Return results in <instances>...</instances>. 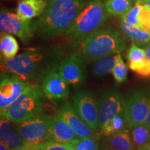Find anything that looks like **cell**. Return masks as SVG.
I'll return each mask as SVG.
<instances>
[{
  "mask_svg": "<svg viewBox=\"0 0 150 150\" xmlns=\"http://www.w3.org/2000/svg\"><path fill=\"white\" fill-rule=\"evenodd\" d=\"M63 53L58 47L28 49L10 59L1 56V72L16 74L26 81H42L49 73L57 71Z\"/></svg>",
  "mask_w": 150,
  "mask_h": 150,
  "instance_id": "6da1fadb",
  "label": "cell"
},
{
  "mask_svg": "<svg viewBox=\"0 0 150 150\" xmlns=\"http://www.w3.org/2000/svg\"><path fill=\"white\" fill-rule=\"evenodd\" d=\"M88 4V0H48L45 10L34 20L35 33L47 38L64 33Z\"/></svg>",
  "mask_w": 150,
  "mask_h": 150,
  "instance_id": "7a4b0ae2",
  "label": "cell"
},
{
  "mask_svg": "<svg viewBox=\"0 0 150 150\" xmlns=\"http://www.w3.org/2000/svg\"><path fill=\"white\" fill-rule=\"evenodd\" d=\"M108 17L102 0H91L65 31V36L69 38L72 47H76L88 35L100 29Z\"/></svg>",
  "mask_w": 150,
  "mask_h": 150,
  "instance_id": "3957f363",
  "label": "cell"
},
{
  "mask_svg": "<svg viewBox=\"0 0 150 150\" xmlns=\"http://www.w3.org/2000/svg\"><path fill=\"white\" fill-rule=\"evenodd\" d=\"M81 54L86 60H97L112 54H120L126 49L124 38L119 31L109 27L99 29L80 44Z\"/></svg>",
  "mask_w": 150,
  "mask_h": 150,
  "instance_id": "277c9868",
  "label": "cell"
},
{
  "mask_svg": "<svg viewBox=\"0 0 150 150\" xmlns=\"http://www.w3.org/2000/svg\"><path fill=\"white\" fill-rule=\"evenodd\" d=\"M45 94L38 83H30L20 96L6 110L0 113L1 119L20 124L42 115Z\"/></svg>",
  "mask_w": 150,
  "mask_h": 150,
  "instance_id": "5b68a950",
  "label": "cell"
},
{
  "mask_svg": "<svg viewBox=\"0 0 150 150\" xmlns=\"http://www.w3.org/2000/svg\"><path fill=\"white\" fill-rule=\"evenodd\" d=\"M149 112L150 95L143 90H135L125 99L124 116L130 128L144 124Z\"/></svg>",
  "mask_w": 150,
  "mask_h": 150,
  "instance_id": "8992f818",
  "label": "cell"
},
{
  "mask_svg": "<svg viewBox=\"0 0 150 150\" xmlns=\"http://www.w3.org/2000/svg\"><path fill=\"white\" fill-rule=\"evenodd\" d=\"M52 118L40 115L18 124L16 130L30 145H36L52 140Z\"/></svg>",
  "mask_w": 150,
  "mask_h": 150,
  "instance_id": "52a82bcc",
  "label": "cell"
},
{
  "mask_svg": "<svg viewBox=\"0 0 150 150\" xmlns=\"http://www.w3.org/2000/svg\"><path fill=\"white\" fill-rule=\"evenodd\" d=\"M75 111L93 130L99 127V102L96 95L87 90H80L72 97Z\"/></svg>",
  "mask_w": 150,
  "mask_h": 150,
  "instance_id": "ba28073f",
  "label": "cell"
},
{
  "mask_svg": "<svg viewBox=\"0 0 150 150\" xmlns=\"http://www.w3.org/2000/svg\"><path fill=\"white\" fill-rule=\"evenodd\" d=\"M0 30L1 33L16 35L22 42H27L35 33L34 20H22L17 14L1 9Z\"/></svg>",
  "mask_w": 150,
  "mask_h": 150,
  "instance_id": "9c48e42d",
  "label": "cell"
},
{
  "mask_svg": "<svg viewBox=\"0 0 150 150\" xmlns=\"http://www.w3.org/2000/svg\"><path fill=\"white\" fill-rule=\"evenodd\" d=\"M18 75L1 72L0 80V113L13 103L29 85Z\"/></svg>",
  "mask_w": 150,
  "mask_h": 150,
  "instance_id": "30bf717a",
  "label": "cell"
},
{
  "mask_svg": "<svg viewBox=\"0 0 150 150\" xmlns=\"http://www.w3.org/2000/svg\"><path fill=\"white\" fill-rule=\"evenodd\" d=\"M125 99L120 91L111 89L106 92L99 102V130L113 118L124 114Z\"/></svg>",
  "mask_w": 150,
  "mask_h": 150,
  "instance_id": "8fae6325",
  "label": "cell"
},
{
  "mask_svg": "<svg viewBox=\"0 0 150 150\" xmlns=\"http://www.w3.org/2000/svg\"><path fill=\"white\" fill-rule=\"evenodd\" d=\"M85 61L80 53L71 54L61 61L57 72L68 84L80 86L86 78Z\"/></svg>",
  "mask_w": 150,
  "mask_h": 150,
  "instance_id": "7c38bea8",
  "label": "cell"
},
{
  "mask_svg": "<svg viewBox=\"0 0 150 150\" xmlns=\"http://www.w3.org/2000/svg\"><path fill=\"white\" fill-rule=\"evenodd\" d=\"M41 86L45 96L50 100L66 99L70 92L67 82L57 71L49 73L43 79Z\"/></svg>",
  "mask_w": 150,
  "mask_h": 150,
  "instance_id": "4fadbf2b",
  "label": "cell"
},
{
  "mask_svg": "<svg viewBox=\"0 0 150 150\" xmlns=\"http://www.w3.org/2000/svg\"><path fill=\"white\" fill-rule=\"evenodd\" d=\"M59 115L70 125L81 139L95 137L93 129L84 122L69 102L64 103L59 110Z\"/></svg>",
  "mask_w": 150,
  "mask_h": 150,
  "instance_id": "5bb4252c",
  "label": "cell"
},
{
  "mask_svg": "<svg viewBox=\"0 0 150 150\" xmlns=\"http://www.w3.org/2000/svg\"><path fill=\"white\" fill-rule=\"evenodd\" d=\"M52 140L59 142L76 144L81 138L75 134L73 129L59 115L52 118Z\"/></svg>",
  "mask_w": 150,
  "mask_h": 150,
  "instance_id": "9a60e30c",
  "label": "cell"
},
{
  "mask_svg": "<svg viewBox=\"0 0 150 150\" xmlns=\"http://www.w3.org/2000/svg\"><path fill=\"white\" fill-rule=\"evenodd\" d=\"M47 0H20L16 9V14L24 20H33L38 18L45 10Z\"/></svg>",
  "mask_w": 150,
  "mask_h": 150,
  "instance_id": "2e32d148",
  "label": "cell"
},
{
  "mask_svg": "<svg viewBox=\"0 0 150 150\" xmlns=\"http://www.w3.org/2000/svg\"><path fill=\"white\" fill-rule=\"evenodd\" d=\"M102 144L104 148L112 150H136L131 135L127 129H125L120 132L103 136Z\"/></svg>",
  "mask_w": 150,
  "mask_h": 150,
  "instance_id": "e0dca14e",
  "label": "cell"
},
{
  "mask_svg": "<svg viewBox=\"0 0 150 150\" xmlns=\"http://www.w3.org/2000/svg\"><path fill=\"white\" fill-rule=\"evenodd\" d=\"M0 138L1 142L11 148H22L31 145L14 130L11 122L6 119H1L0 121Z\"/></svg>",
  "mask_w": 150,
  "mask_h": 150,
  "instance_id": "ac0fdd59",
  "label": "cell"
},
{
  "mask_svg": "<svg viewBox=\"0 0 150 150\" xmlns=\"http://www.w3.org/2000/svg\"><path fill=\"white\" fill-rule=\"evenodd\" d=\"M119 25L122 31L137 45H146L150 43V32L141 28L128 24L120 19Z\"/></svg>",
  "mask_w": 150,
  "mask_h": 150,
  "instance_id": "d6986e66",
  "label": "cell"
},
{
  "mask_svg": "<svg viewBox=\"0 0 150 150\" xmlns=\"http://www.w3.org/2000/svg\"><path fill=\"white\" fill-rule=\"evenodd\" d=\"M18 41L13 35L1 33L0 37V51L1 56L6 59H10L18 55L19 51Z\"/></svg>",
  "mask_w": 150,
  "mask_h": 150,
  "instance_id": "ffe728a7",
  "label": "cell"
},
{
  "mask_svg": "<svg viewBox=\"0 0 150 150\" xmlns=\"http://www.w3.org/2000/svg\"><path fill=\"white\" fill-rule=\"evenodd\" d=\"M117 54H112L97 60L91 69L92 74L96 77H101L111 73L117 61Z\"/></svg>",
  "mask_w": 150,
  "mask_h": 150,
  "instance_id": "44dd1931",
  "label": "cell"
},
{
  "mask_svg": "<svg viewBox=\"0 0 150 150\" xmlns=\"http://www.w3.org/2000/svg\"><path fill=\"white\" fill-rule=\"evenodd\" d=\"M133 0H106L104 3L106 11L112 16H122L133 7Z\"/></svg>",
  "mask_w": 150,
  "mask_h": 150,
  "instance_id": "7402d4cb",
  "label": "cell"
},
{
  "mask_svg": "<svg viewBox=\"0 0 150 150\" xmlns=\"http://www.w3.org/2000/svg\"><path fill=\"white\" fill-rule=\"evenodd\" d=\"M131 138L136 149L145 146L150 138V129L145 124L131 128Z\"/></svg>",
  "mask_w": 150,
  "mask_h": 150,
  "instance_id": "603a6c76",
  "label": "cell"
},
{
  "mask_svg": "<svg viewBox=\"0 0 150 150\" xmlns=\"http://www.w3.org/2000/svg\"><path fill=\"white\" fill-rule=\"evenodd\" d=\"M126 124L124 114L118 115L103 127L100 131V134L103 136H109L110 135L117 134L125 129Z\"/></svg>",
  "mask_w": 150,
  "mask_h": 150,
  "instance_id": "cb8c5ba5",
  "label": "cell"
},
{
  "mask_svg": "<svg viewBox=\"0 0 150 150\" xmlns=\"http://www.w3.org/2000/svg\"><path fill=\"white\" fill-rule=\"evenodd\" d=\"M75 145L69 142H59L54 140L30 145L29 150H74Z\"/></svg>",
  "mask_w": 150,
  "mask_h": 150,
  "instance_id": "d4e9b609",
  "label": "cell"
},
{
  "mask_svg": "<svg viewBox=\"0 0 150 150\" xmlns=\"http://www.w3.org/2000/svg\"><path fill=\"white\" fill-rule=\"evenodd\" d=\"M111 73L114 79L118 83H123L127 80V67L120 54H117V61Z\"/></svg>",
  "mask_w": 150,
  "mask_h": 150,
  "instance_id": "484cf974",
  "label": "cell"
},
{
  "mask_svg": "<svg viewBox=\"0 0 150 150\" xmlns=\"http://www.w3.org/2000/svg\"><path fill=\"white\" fill-rule=\"evenodd\" d=\"M142 6H143V4L140 2V1H136L135 5L133 6L132 8L129 9L122 16H121L120 19L122 21L127 22V23L140 27L138 17H139V14Z\"/></svg>",
  "mask_w": 150,
  "mask_h": 150,
  "instance_id": "4316f807",
  "label": "cell"
},
{
  "mask_svg": "<svg viewBox=\"0 0 150 150\" xmlns=\"http://www.w3.org/2000/svg\"><path fill=\"white\" fill-rule=\"evenodd\" d=\"M145 59L146 56L145 50L140 48L136 44H133L127 53L129 67L138 64L143 61Z\"/></svg>",
  "mask_w": 150,
  "mask_h": 150,
  "instance_id": "83f0119b",
  "label": "cell"
},
{
  "mask_svg": "<svg viewBox=\"0 0 150 150\" xmlns=\"http://www.w3.org/2000/svg\"><path fill=\"white\" fill-rule=\"evenodd\" d=\"M98 138L96 137L81 139L76 145L74 150H99Z\"/></svg>",
  "mask_w": 150,
  "mask_h": 150,
  "instance_id": "f1b7e54d",
  "label": "cell"
},
{
  "mask_svg": "<svg viewBox=\"0 0 150 150\" xmlns=\"http://www.w3.org/2000/svg\"><path fill=\"white\" fill-rule=\"evenodd\" d=\"M129 67L140 77H150V61L147 59L138 64L131 65Z\"/></svg>",
  "mask_w": 150,
  "mask_h": 150,
  "instance_id": "f546056e",
  "label": "cell"
},
{
  "mask_svg": "<svg viewBox=\"0 0 150 150\" xmlns=\"http://www.w3.org/2000/svg\"><path fill=\"white\" fill-rule=\"evenodd\" d=\"M140 28L145 31L150 32V8L143 4L138 17Z\"/></svg>",
  "mask_w": 150,
  "mask_h": 150,
  "instance_id": "4dcf8cb0",
  "label": "cell"
},
{
  "mask_svg": "<svg viewBox=\"0 0 150 150\" xmlns=\"http://www.w3.org/2000/svg\"><path fill=\"white\" fill-rule=\"evenodd\" d=\"M145 51L146 59L150 61V43H149V44L145 47Z\"/></svg>",
  "mask_w": 150,
  "mask_h": 150,
  "instance_id": "1f68e13d",
  "label": "cell"
},
{
  "mask_svg": "<svg viewBox=\"0 0 150 150\" xmlns=\"http://www.w3.org/2000/svg\"><path fill=\"white\" fill-rule=\"evenodd\" d=\"M10 149L11 147H9L8 145H7L6 144L1 142V143H0V150H9Z\"/></svg>",
  "mask_w": 150,
  "mask_h": 150,
  "instance_id": "d6a6232c",
  "label": "cell"
},
{
  "mask_svg": "<svg viewBox=\"0 0 150 150\" xmlns=\"http://www.w3.org/2000/svg\"><path fill=\"white\" fill-rule=\"evenodd\" d=\"M138 150H150V138H149V141L147 142V143L146 144L145 146H143V147L140 148V149Z\"/></svg>",
  "mask_w": 150,
  "mask_h": 150,
  "instance_id": "836d02e7",
  "label": "cell"
},
{
  "mask_svg": "<svg viewBox=\"0 0 150 150\" xmlns=\"http://www.w3.org/2000/svg\"><path fill=\"white\" fill-rule=\"evenodd\" d=\"M144 124H145L146 126H147L150 129V112H149V115H148V116H147V117L146 118Z\"/></svg>",
  "mask_w": 150,
  "mask_h": 150,
  "instance_id": "e575fe53",
  "label": "cell"
},
{
  "mask_svg": "<svg viewBox=\"0 0 150 150\" xmlns=\"http://www.w3.org/2000/svg\"><path fill=\"white\" fill-rule=\"evenodd\" d=\"M29 146H28V147H22V148H11L9 150H29Z\"/></svg>",
  "mask_w": 150,
  "mask_h": 150,
  "instance_id": "d590c367",
  "label": "cell"
},
{
  "mask_svg": "<svg viewBox=\"0 0 150 150\" xmlns=\"http://www.w3.org/2000/svg\"><path fill=\"white\" fill-rule=\"evenodd\" d=\"M143 4H145V6H147L148 8H150V0H148V1H146V2L144 3Z\"/></svg>",
  "mask_w": 150,
  "mask_h": 150,
  "instance_id": "8d00e7d4",
  "label": "cell"
},
{
  "mask_svg": "<svg viewBox=\"0 0 150 150\" xmlns=\"http://www.w3.org/2000/svg\"><path fill=\"white\" fill-rule=\"evenodd\" d=\"M139 1H140L141 3L144 4L145 2H146V1H148V0H139Z\"/></svg>",
  "mask_w": 150,
  "mask_h": 150,
  "instance_id": "74e56055",
  "label": "cell"
},
{
  "mask_svg": "<svg viewBox=\"0 0 150 150\" xmlns=\"http://www.w3.org/2000/svg\"><path fill=\"white\" fill-rule=\"evenodd\" d=\"M99 150H112V149H106V148H103V149H101Z\"/></svg>",
  "mask_w": 150,
  "mask_h": 150,
  "instance_id": "f35d334b",
  "label": "cell"
},
{
  "mask_svg": "<svg viewBox=\"0 0 150 150\" xmlns=\"http://www.w3.org/2000/svg\"><path fill=\"white\" fill-rule=\"evenodd\" d=\"M133 1H136H136H139V0H133Z\"/></svg>",
  "mask_w": 150,
  "mask_h": 150,
  "instance_id": "ab89813d",
  "label": "cell"
}]
</instances>
